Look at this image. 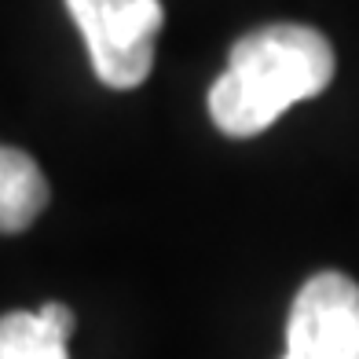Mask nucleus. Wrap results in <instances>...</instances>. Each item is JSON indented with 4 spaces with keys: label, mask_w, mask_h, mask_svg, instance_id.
Returning a JSON list of instances; mask_svg holds the SVG:
<instances>
[{
    "label": "nucleus",
    "mask_w": 359,
    "mask_h": 359,
    "mask_svg": "<svg viewBox=\"0 0 359 359\" xmlns=\"http://www.w3.org/2000/svg\"><path fill=\"white\" fill-rule=\"evenodd\" d=\"M74 312L67 304H44L37 312L0 316V359H70Z\"/></svg>",
    "instance_id": "obj_4"
},
{
    "label": "nucleus",
    "mask_w": 359,
    "mask_h": 359,
    "mask_svg": "<svg viewBox=\"0 0 359 359\" xmlns=\"http://www.w3.org/2000/svg\"><path fill=\"white\" fill-rule=\"evenodd\" d=\"M334 77V48L319 29L279 22L246 34L209 88V114L224 136L250 140L283 114L319 95Z\"/></svg>",
    "instance_id": "obj_1"
},
{
    "label": "nucleus",
    "mask_w": 359,
    "mask_h": 359,
    "mask_svg": "<svg viewBox=\"0 0 359 359\" xmlns=\"http://www.w3.org/2000/svg\"><path fill=\"white\" fill-rule=\"evenodd\" d=\"M283 359H359V286L348 275L319 271L301 286Z\"/></svg>",
    "instance_id": "obj_3"
},
{
    "label": "nucleus",
    "mask_w": 359,
    "mask_h": 359,
    "mask_svg": "<svg viewBox=\"0 0 359 359\" xmlns=\"http://www.w3.org/2000/svg\"><path fill=\"white\" fill-rule=\"evenodd\" d=\"M48 205V180L19 147L0 143V235L26 231Z\"/></svg>",
    "instance_id": "obj_5"
},
{
    "label": "nucleus",
    "mask_w": 359,
    "mask_h": 359,
    "mask_svg": "<svg viewBox=\"0 0 359 359\" xmlns=\"http://www.w3.org/2000/svg\"><path fill=\"white\" fill-rule=\"evenodd\" d=\"M67 8L103 85L125 92L151 77L154 44L165 26L161 0H67Z\"/></svg>",
    "instance_id": "obj_2"
}]
</instances>
